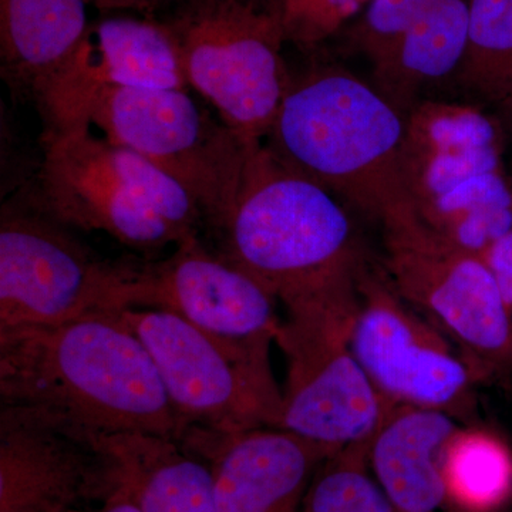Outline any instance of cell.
Masks as SVG:
<instances>
[{"mask_svg": "<svg viewBox=\"0 0 512 512\" xmlns=\"http://www.w3.org/2000/svg\"><path fill=\"white\" fill-rule=\"evenodd\" d=\"M372 0H274L286 42L315 49L346 29Z\"/></svg>", "mask_w": 512, "mask_h": 512, "instance_id": "26", "label": "cell"}, {"mask_svg": "<svg viewBox=\"0 0 512 512\" xmlns=\"http://www.w3.org/2000/svg\"><path fill=\"white\" fill-rule=\"evenodd\" d=\"M87 0H0L2 76L36 100L82 46Z\"/></svg>", "mask_w": 512, "mask_h": 512, "instance_id": "19", "label": "cell"}, {"mask_svg": "<svg viewBox=\"0 0 512 512\" xmlns=\"http://www.w3.org/2000/svg\"><path fill=\"white\" fill-rule=\"evenodd\" d=\"M77 512H143L137 507L133 501L128 500L126 495L117 493L113 494L103 501L101 504L94 505V507L86 508V510Z\"/></svg>", "mask_w": 512, "mask_h": 512, "instance_id": "29", "label": "cell"}, {"mask_svg": "<svg viewBox=\"0 0 512 512\" xmlns=\"http://www.w3.org/2000/svg\"><path fill=\"white\" fill-rule=\"evenodd\" d=\"M138 266L104 261L30 202L0 217V330L47 328L136 308Z\"/></svg>", "mask_w": 512, "mask_h": 512, "instance_id": "9", "label": "cell"}, {"mask_svg": "<svg viewBox=\"0 0 512 512\" xmlns=\"http://www.w3.org/2000/svg\"><path fill=\"white\" fill-rule=\"evenodd\" d=\"M32 204L66 227L103 232L137 251L181 242L123 177L113 144L90 127L46 131Z\"/></svg>", "mask_w": 512, "mask_h": 512, "instance_id": "13", "label": "cell"}, {"mask_svg": "<svg viewBox=\"0 0 512 512\" xmlns=\"http://www.w3.org/2000/svg\"><path fill=\"white\" fill-rule=\"evenodd\" d=\"M168 23L188 86L245 143L262 146L292 76L274 0H184Z\"/></svg>", "mask_w": 512, "mask_h": 512, "instance_id": "7", "label": "cell"}, {"mask_svg": "<svg viewBox=\"0 0 512 512\" xmlns=\"http://www.w3.org/2000/svg\"><path fill=\"white\" fill-rule=\"evenodd\" d=\"M446 508L451 512H500L512 500V450L497 433L460 426L443 457Z\"/></svg>", "mask_w": 512, "mask_h": 512, "instance_id": "21", "label": "cell"}, {"mask_svg": "<svg viewBox=\"0 0 512 512\" xmlns=\"http://www.w3.org/2000/svg\"><path fill=\"white\" fill-rule=\"evenodd\" d=\"M363 259L319 291L285 305L275 342L286 359L278 429L336 451L369 444L394 407L370 382L352 346Z\"/></svg>", "mask_w": 512, "mask_h": 512, "instance_id": "5", "label": "cell"}, {"mask_svg": "<svg viewBox=\"0 0 512 512\" xmlns=\"http://www.w3.org/2000/svg\"><path fill=\"white\" fill-rule=\"evenodd\" d=\"M441 2L443 0H372L346 28V42L373 63Z\"/></svg>", "mask_w": 512, "mask_h": 512, "instance_id": "25", "label": "cell"}, {"mask_svg": "<svg viewBox=\"0 0 512 512\" xmlns=\"http://www.w3.org/2000/svg\"><path fill=\"white\" fill-rule=\"evenodd\" d=\"M460 421L439 410L394 406L367 446L370 471L396 512L446 508L444 450Z\"/></svg>", "mask_w": 512, "mask_h": 512, "instance_id": "17", "label": "cell"}, {"mask_svg": "<svg viewBox=\"0 0 512 512\" xmlns=\"http://www.w3.org/2000/svg\"><path fill=\"white\" fill-rule=\"evenodd\" d=\"M90 6L101 12H114V10H134V12L151 13L170 2H184V0H87Z\"/></svg>", "mask_w": 512, "mask_h": 512, "instance_id": "28", "label": "cell"}, {"mask_svg": "<svg viewBox=\"0 0 512 512\" xmlns=\"http://www.w3.org/2000/svg\"><path fill=\"white\" fill-rule=\"evenodd\" d=\"M470 39L454 79L464 92L497 103L512 99V0H468Z\"/></svg>", "mask_w": 512, "mask_h": 512, "instance_id": "22", "label": "cell"}, {"mask_svg": "<svg viewBox=\"0 0 512 512\" xmlns=\"http://www.w3.org/2000/svg\"><path fill=\"white\" fill-rule=\"evenodd\" d=\"M406 117L373 84L336 64L291 76L264 146L288 167L380 222L406 202Z\"/></svg>", "mask_w": 512, "mask_h": 512, "instance_id": "2", "label": "cell"}, {"mask_svg": "<svg viewBox=\"0 0 512 512\" xmlns=\"http://www.w3.org/2000/svg\"><path fill=\"white\" fill-rule=\"evenodd\" d=\"M187 89L183 52L168 22L93 23L69 64L36 97L46 131L89 128L87 111L106 89Z\"/></svg>", "mask_w": 512, "mask_h": 512, "instance_id": "14", "label": "cell"}, {"mask_svg": "<svg viewBox=\"0 0 512 512\" xmlns=\"http://www.w3.org/2000/svg\"><path fill=\"white\" fill-rule=\"evenodd\" d=\"M114 493L94 431L32 407H0V512H77Z\"/></svg>", "mask_w": 512, "mask_h": 512, "instance_id": "12", "label": "cell"}, {"mask_svg": "<svg viewBox=\"0 0 512 512\" xmlns=\"http://www.w3.org/2000/svg\"><path fill=\"white\" fill-rule=\"evenodd\" d=\"M384 276L460 350L481 383L512 379V340L497 279L483 255L431 231L403 202L379 222Z\"/></svg>", "mask_w": 512, "mask_h": 512, "instance_id": "6", "label": "cell"}, {"mask_svg": "<svg viewBox=\"0 0 512 512\" xmlns=\"http://www.w3.org/2000/svg\"><path fill=\"white\" fill-rule=\"evenodd\" d=\"M214 232L218 252L284 306L365 256L335 195L279 163L264 144L249 158L237 200Z\"/></svg>", "mask_w": 512, "mask_h": 512, "instance_id": "3", "label": "cell"}, {"mask_svg": "<svg viewBox=\"0 0 512 512\" xmlns=\"http://www.w3.org/2000/svg\"><path fill=\"white\" fill-rule=\"evenodd\" d=\"M367 446L355 444L326 458L309 484L301 512H396L370 471Z\"/></svg>", "mask_w": 512, "mask_h": 512, "instance_id": "23", "label": "cell"}, {"mask_svg": "<svg viewBox=\"0 0 512 512\" xmlns=\"http://www.w3.org/2000/svg\"><path fill=\"white\" fill-rule=\"evenodd\" d=\"M484 258L490 265L495 279H497L512 340V231L505 237L498 239L493 247L488 249Z\"/></svg>", "mask_w": 512, "mask_h": 512, "instance_id": "27", "label": "cell"}, {"mask_svg": "<svg viewBox=\"0 0 512 512\" xmlns=\"http://www.w3.org/2000/svg\"><path fill=\"white\" fill-rule=\"evenodd\" d=\"M113 148L116 163L128 184L173 229L180 241L200 237L198 228L204 218L200 205L187 188L146 158L114 144Z\"/></svg>", "mask_w": 512, "mask_h": 512, "instance_id": "24", "label": "cell"}, {"mask_svg": "<svg viewBox=\"0 0 512 512\" xmlns=\"http://www.w3.org/2000/svg\"><path fill=\"white\" fill-rule=\"evenodd\" d=\"M0 402L59 414L100 433L178 440L183 431L150 353L123 313L0 330Z\"/></svg>", "mask_w": 512, "mask_h": 512, "instance_id": "1", "label": "cell"}, {"mask_svg": "<svg viewBox=\"0 0 512 512\" xmlns=\"http://www.w3.org/2000/svg\"><path fill=\"white\" fill-rule=\"evenodd\" d=\"M114 491L143 512H217L214 477L207 461L177 439L143 431L100 433Z\"/></svg>", "mask_w": 512, "mask_h": 512, "instance_id": "18", "label": "cell"}, {"mask_svg": "<svg viewBox=\"0 0 512 512\" xmlns=\"http://www.w3.org/2000/svg\"><path fill=\"white\" fill-rule=\"evenodd\" d=\"M178 441L211 467L217 512H301L320 464L338 453L275 427L187 429Z\"/></svg>", "mask_w": 512, "mask_h": 512, "instance_id": "16", "label": "cell"}, {"mask_svg": "<svg viewBox=\"0 0 512 512\" xmlns=\"http://www.w3.org/2000/svg\"><path fill=\"white\" fill-rule=\"evenodd\" d=\"M278 305L274 293L200 237L180 242L163 261L138 266L136 308L173 312L221 339L274 345Z\"/></svg>", "mask_w": 512, "mask_h": 512, "instance_id": "15", "label": "cell"}, {"mask_svg": "<svg viewBox=\"0 0 512 512\" xmlns=\"http://www.w3.org/2000/svg\"><path fill=\"white\" fill-rule=\"evenodd\" d=\"M123 318L150 353L183 431L278 429L284 394L272 343L221 339L163 309H128Z\"/></svg>", "mask_w": 512, "mask_h": 512, "instance_id": "8", "label": "cell"}, {"mask_svg": "<svg viewBox=\"0 0 512 512\" xmlns=\"http://www.w3.org/2000/svg\"><path fill=\"white\" fill-rule=\"evenodd\" d=\"M504 133L501 121L453 101H421L406 117L400 177L407 202L431 231L483 256L512 231Z\"/></svg>", "mask_w": 512, "mask_h": 512, "instance_id": "4", "label": "cell"}, {"mask_svg": "<svg viewBox=\"0 0 512 512\" xmlns=\"http://www.w3.org/2000/svg\"><path fill=\"white\" fill-rule=\"evenodd\" d=\"M106 140L146 158L183 184L215 231L237 200L252 153L185 89H106L87 111Z\"/></svg>", "mask_w": 512, "mask_h": 512, "instance_id": "10", "label": "cell"}, {"mask_svg": "<svg viewBox=\"0 0 512 512\" xmlns=\"http://www.w3.org/2000/svg\"><path fill=\"white\" fill-rule=\"evenodd\" d=\"M468 39V0H443L372 63L373 86L407 117L431 84L456 76Z\"/></svg>", "mask_w": 512, "mask_h": 512, "instance_id": "20", "label": "cell"}, {"mask_svg": "<svg viewBox=\"0 0 512 512\" xmlns=\"http://www.w3.org/2000/svg\"><path fill=\"white\" fill-rule=\"evenodd\" d=\"M500 113L504 131H508L512 136V99L500 104Z\"/></svg>", "mask_w": 512, "mask_h": 512, "instance_id": "30", "label": "cell"}, {"mask_svg": "<svg viewBox=\"0 0 512 512\" xmlns=\"http://www.w3.org/2000/svg\"><path fill=\"white\" fill-rule=\"evenodd\" d=\"M356 288L352 346L380 396L392 406L473 419L481 382L453 342L404 301L382 268L366 258Z\"/></svg>", "mask_w": 512, "mask_h": 512, "instance_id": "11", "label": "cell"}]
</instances>
